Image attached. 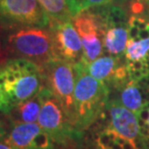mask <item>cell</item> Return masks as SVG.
Instances as JSON below:
<instances>
[{"mask_svg": "<svg viewBox=\"0 0 149 149\" xmlns=\"http://www.w3.org/2000/svg\"><path fill=\"white\" fill-rule=\"evenodd\" d=\"M50 17L38 0H0V29L49 27Z\"/></svg>", "mask_w": 149, "mask_h": 149, "instance_id": "cell-7", "label": "cell"}, {"mask_svg": "<svg viewBox=\"0 0 149 149\" xmlns=\"http://www.w3.org/2000/svg\"><path fill=\"white\" fill-rule=\"evenodd\" d=\"M5 60V55L4 52H3V48H2V42H1V29H0V64Z\"/></svg>", "mask_w": 149, "mask_h": 149, "instance_id": "cell-21", "label": "cell"}, {"mask_svg": "<svg viewBox=\"0 0 149 149\" xmlns=\"http://www.w3.org/2000/svg\"><path fill=\"white\" fill-rule=\"evenodd\" d=\"M129 79L139 81L149 76V18L133 14L128 19V39L123 52Z\"/></svg>", "mask_w": 149, "mask_h": 149, "instance_id": "cell-5", "label": "cell"}, {"mask_svg": "<svg viewBox=\"0 0 149 149\" xmlns=\"http://www.w3.org/2000/svg\"><path fill=\"white\" fill-rule=\"evenodd\" d=\"M112 0H65L72 17L80 13L110 4Z\"/></svg>", "mask_w": 149, "mask_h": 149, "instance_id": "cell-17", "label": "cell"}, {"mask_svg": "<svg viewBox=\"0 0 149 149\" xmlns=\"http://www.w3.org/2000/svg\"><path fill=\"white\" fill-rule=\"evenodd\" d=\"M53 59L76 65L83 61V45L72 20L50 22Z\"/></svg>", "mask_w": 149, "mask_h": 149, "instance_id": "cell-10", "label": "cell"}, {"mask_svg": "<svg viewBox=\"0 0 149 149\" xmlns=\"http://www.w3.org/2000/svg\"><path fill=\"white\" fill-rule=\"evenodd\" d=\"M72 22L80 36L83 45V64L94 61L103 55V30L96 10L84 11L72 17Z\"/></svg>", "mask_w": 149, "mask_h": 149, "instance_id": "cell-9", "label": "cell"}, {"mask_svg": "<svg viewBox=\"0 0 149 149\" xmlns=\"http://www.w3.org/2000/svg\"><path fill=\"white\" fill-rule=\"evenodd\" d=\"M83 65L93 78L107 86L110 93L129 79L123 57L105 54L88 64Z\"/></svg>", "mask_w": 149, "mask_h": 149, "instance_id": "cell-11", "label": "cell"}, {"mask_svg": "<svg viewBox=\"0 0 149 149\" xmlns=\"http://www.w3.org/2000/svg\"><path fill=\"white\" fill-rule=\"evenodd\" d=\"M0 86L4 113L15 104L27 100L44 86L42 66L24 58H7L0 64Z\"/></svg>", "mask_w": 149, "mask_h": 149, "instance_id": "cell-1", "label": "cell"}, {"mask_svg": "<svg viewBox=\"0 0 149 149\" xmlns=\"http://www.w3.org/2000/svg\"><path fill=\"white\" fill-rule=\"evenodd\" d=\"M91 149H97V148H95L94 146H93V145H91Z\"/></svg>", "mask_w": 149, "mask_h": 149, "instance_id": "cell-24", "label": "cell"}, {"mask_svg": "<svg viewBox=\"0 0 149 149\" xmlns=\"http://www.w3.org/2000/svg\"><path fill=\"white\" fill-rule=\"evenodd\" d=\"M0 149H19V148L13 145L11 142H9L5 138V139H0Z\"/></svg>", "mask_w": 149, "mask_h": 149, "instance_id": "cell-20", "label": "cell"}, {"mask_svg": "<svg viewBox=\"0 0 149 149\" xmlns=\"http://www.w3.org/2000/svg\"><path fill=\"white\" fill-rule=\"evenodd\" d=\"M103 30L104 53L116 57H123L128 39L127 14L116 5H104L97 7Z\"/></svg>", "mask_w": 149, "mask_h": 149, "instance_id": "cell-8", "label": "cell"}, {"mask_svg": "<svg viewBox=\"0 0 149 149\" xmlns=\"http://www.w3.org/2000/svg\"><path fill=\"white\" fill-rule=\"evenodd\" d=\"M47 13L51 22L72 20L65 0H38Z\"/></svg>", "mask_w": 149, "mask_h": 149, "instance_id": "cell-16", "label": "cell"}, {"mask_svg": "<svg viewBox=\"0 0 149 149\" xmlns=\"http://www.w3.org/2000/svg\"><path fill=\"white\" fill-rule=\"evenodd\" d=\"M0 111L4 113V98H3V93H2L1 86H0Z\"/></svg>", "mask_w": 149, "mask_h": 149, "instance_id": "cell-22", "label": "cell"}, {"mask_svg": "<svg viewBox=\"0 0 149 149\" xmlns=\"http://www.w3.org/2000/svg\"><path fill=\"white\" fill-rule=\"evenodd\" d=\"M113 91L117 95L115 99L139 116L149 102V76L139 81L128 79Z\"/></svg>", "mask_w": 149, "mask_h": 149, "instance_id": "cell-14", "label": "cell"}, {"mask_svg": "<svg viewBox=\"0 0 149 149\" xmlns=\"http://www.w3.org/2000/svg\"><path fill=\"white\" fill-rule=\"evenodd\" d=\"M42 68L44 86L58 98L74 123L75 65L64 60L51 59Z\"/></svg>", "mask_w": 149, "mask_h": 149, "instance_id": "cell-6", "label": "cell"}, {"mask_svg": "<svg viewBox=\"0 0 149 149\" xmlns=\"http://www.w3.org/2000/svg\"><path fill=\"white\" fill-rule=\"evenodd\" d=\"M74 123L82 135L104 116L110 99V90L93 78L82 63L75 65Z\"/></svg>", "mask_w": 149, "mask_h": 149, "instance_id": "cell-2", "label": "cell"}, {"mask_svg": "<svg viewBox=\"0 0 149 149\" xmlns=\"http://www.w3.org/2000/svg\"><path fill=\"white\" fill-rule=\"evenodd\" d=\"M6 139L19 149H56L51 137L38 122L12 123Z\"/></svg>", "mask_w": 149, "mask_h": 149, "instance_id": "cell-12", "label": "cell"}, {"mask_svg": "<svg viewBox=\"0 0 149 149\" xmlns=\"http://www.w3.org/2000/svg\"><path fill=\"white\" fill-rule=\"evenodd\" d=\"M139 3L141 4V6L144 5L149 9V0H139Z\"/></svg>", "mask_w": 149, "mask_h": 149, "instance_id": "cell-23", "label": "cell"}, {"mask_svg": "<svg viewBox=\"0 0 149 149\" xmlns=\"http://www.w3.org/2000/svg\"><path fill=\"white\" fill-rule=\"evenodd\" d=\"M105 113L108 116L106 123L108 126L122 137L141 145L139 117L135 113L121 105L115 98H110Z\"/></svg>", "mask_w": 149, "mask_h": 149, "instance_id": "cell-13", "label": "cell"}, {"mask_svg": "<svg viewBox=\"0 0 149 149\" xmlns=\"http://www.w3.org/2000/svg\"><path fill=\"white\" fill-rule=\"evenodd\" d=\"M11 121L8 118L6 113L0 111V139L7 137L9 130H10Z\"/></svg>", "mask_w": 149, "mask_h": 149, "instance_id": "cell-19", "label": "cell"}, {"mask_svg": "<svg viewBox=\"0 0 149 149\" xmlns=\"http://www.w3.org/2000/svg\"><path fill=\"white\" fill-rule=\"evenodd\" d=\"M42 104V90L36 95L13 106L6 113L12 123L38 122Z\"/></svg>", "mask_w": 149, "mask_h": 149, "instance_id": "cell-15", "label": "cell"}, {"mask_svg": "<svg viewBox=\"0 0 149 149\" xmlns=\"http://www.w3.org/2000/svg\"><path fill=\"white\" fill-rule=\"evenodd\" d=\"M139 130H141V146L149 149V102L139 113Z\"/></svg>", "mask_w": 149, "mask_h": 149, "instance_id": "cell-18", "label": "cell"}, {"mask_svg": "<svg viewBox=\"0 0 149 149\" xmlns=\"http://www.w3.org/2000/svg\"><path fill=\"white\" fill-rule=\"evenodd\" d=\"M42 104L38 123L51 137L56 146H72L83 135L76 129L65 107L45 86L42 88Z\"/></svg>", "mask_w": 149, "mask_h": 149, "instance_id": "cell-4", "label": "cell"}, {"mask_svg": "<svg viewBox=\"0 0 149 149\" xmlns=\"http://www.w3.org/2000/svg\"><path fill=\"white\" fill-rule=\"evenodd\" d=\"M1 42L5 59L24 58L40 66L53 59L49 27L4 28L1 29Z\"/></svg>", "mask_w": 149, "mask_h": 149, "instance_id": "cell-3", "label": "cell"}]
</instances>
